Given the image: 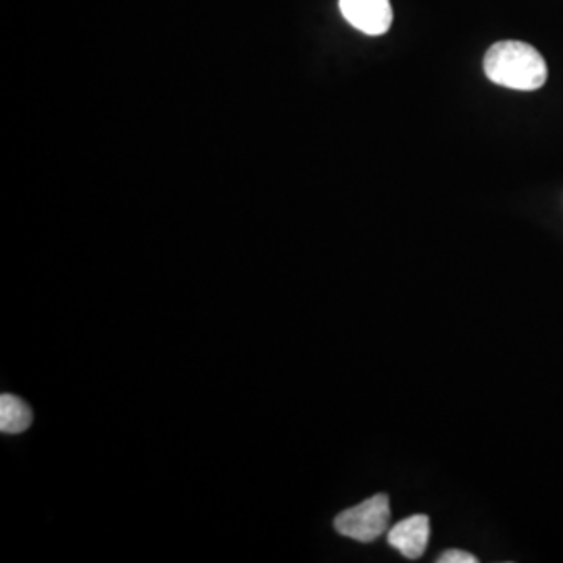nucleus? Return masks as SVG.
Instances as JSON below:
<instances>
[{
    "label": "nucleus",
    "mask_w": 563,
    "mask_h": 563,
    "mask_svg": "<svg viewBox=\"0 0 563 563\" xmlns=\"http://www.w3.org/2000/svg\"><path fill=\"white\" fill-rule=\"evenodd\" d=\"M342 18L365 36H383L393 25L390 0H339Z\"/></svg>",
    "instance_id": "nucleus-3"
},
{
    "label": "nucleus",
    "mask_w": 563,
    "mask_h": 563,
    "mask_svg": "<svg viewBox=\"0 0 563 563\" xmlns=\"http://www.w3.org/2000/svg\"><path fill=\"white\" fill-rule=\"evenodd\" d=\"M32 409L20 397L4 393L0 397V432L2 434H21L32 426Z\"/></svg>",
    "instance_id": "nucleus-5"
},
{
    "label": "nucleus",
    "mask_w": 563,
    "mask_h": 563,
    "mask_svg": "<svg viewBox=\"0 0 563 563\" xmlns=\"http://www.w3.org/2000/svg\"><path fill=\"white\" fill-rule=\"evenodd\" d=\"M439 563H476L478 558L467 553V551H457V549H451V551H444L443 555L437 560Z\"/></svg>",
    "instance_id": "nucleus-6"
},
{
    "label": "nucleus",
    "mask_w": 563,
    "mask_h": 563,
    "mask_svg": "<svg viewBox=\"0 0 563 563\" xmlns=\"http://www.w3.org/2000/svg\"><path fill=\"white\" fill-rule=\"evenodd\" d=\"M486 78L511 90H539L549 78L543 55L526 42L504 41L493 44L484 57Z\"/></svg>",
    "instance_id": "nucleus-1"
},
{
    "label": "nucleus",
    "mask_w": 563,
    "mask_h": 563,
    "mask_svg": "<svg viewBox=\"0 0 563 563\" xmlns=\"http://www.w3.org/2000/svg\"><path fill=\"white\" fill-rule=\"evenodd\" d=\"M388 523H390V499L388 495L380 493L369 497L363 504L344 509L336 516L334 528L346 539H353L360 543H372L383 537L388 530Z\"/></svg>",
    "instance_id": "nucleus-2"
},
{
    "label": "nucleus",
    "mask_w": 563,
    "mask_h": 563,
    "mask_svg": "<svg viewBox=\"0 0 563 563\" xmlns=\"http://www.w3.org/2000/svg\"><path fill=\"white\" fill-rule=\"evenodd\" d=\"M430 541V520L428 516H411L388 530V544L395 547L402 558L420 560Z\"/></svg>",
    "instance_id": "nucleus-4"
}]
</instances>
